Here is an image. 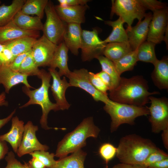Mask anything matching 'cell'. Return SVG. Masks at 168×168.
Segmentation results:
<instances>
[{"instance_id": "cell-1", "label": "cell", "mask_w": 168, "mask_h": 168, "mask_svg": "<svg viewBox=\"0 0 168 168\" xmlns=\"http://www.w3.org/2000/svg\"><path fill=\"white\" fill-rule=\"evenodd\" d=\"M148 89L147 82L142 76L121 77L117 86L110 91L109 98L120 103L144 106L149 102V96L160 93L156 91L150 92Z\"/></svg>"}, {"instance_id": "cell-2", "label": "cell", "mask_w": 168, "mask_h": 168, "mask_svg": "<svg viewBox=\"0 0 168 168\" xmlns=\"http://www.w3.org/2000/svg\"><path fill=\"white\" fill-rule=\"evenodd\" d=\"M157 148L150 139L130 134L120 139L116 155L121 163L141 165Z\"/></svg>"}, {"instance_id": "cell-3", "label": "cell", "mask_w": 168, "mask_h": 168, "mask_svg": "<svg viewBox=\"0 0 168 168\" xmlns=\"http://www.w3.org/2000/svg\"><path fill=\"white\" fill-rule=\"evenodd\" d=\"M100 132V129L95 124L92 117L85 118L73 130L66 134L58 142L55 156L62 158L81 149L86 146L88 138H97Z\"/></svg>"}, {"instance_id": "cell-4", "label": "cell", "mask_w": 168, "mask_h": 168, "mask_svg": "<svg viewBox=\"0 0 168 168\" xmlns=\"http://www.w3.org/2000/svg\"><path fill=\"white\" fill-rule=\"evenodd\" d=\"M38 77L41 80L40 86L34 90L25 86L22 87L23 92L29 98V100L19 108L21 109L32 105H38L41 107L42 114L40 120L41 127L44 129L49 130L52 128L48 125V115L51 110L55 111L60 110L58 106L56 103L50 100L49 96V90L50 86V83L51 76L49 72L45 70H40Z\"/></svg>"}, {"instance_id": "cell-5", "label": "cell", "mask_w": 168, "mask_h": 168, "mask_svg": "<svg viewBox=\"0 0 168 168\" xmlns=\"http://www.w3.org/2000/svg\"><path fill=\"white\" fill-rule=\"evenodd\" d=\"M105 104L104 109L111 117V133L116 131L122 124L133 125L136 118L149 114L148 107L147 106L122 104L110 99Z\"/></svg>"}, {"instance_id": "cell-6", "label": "cell", "mask_w": 168, "mask_h": 168, "mask_svg": "<svg viewBox=\"0 0 168 168\" xmlns=\"http://www.w3.org/2000/svg\"><path fill=\"white\" fill-rule=\"evenodd\" d=\"M110 16L114 14L119 16L127 24V30H129L135 19L138 21L145 17L147 10L142 0H112Z\"/></svg>"}, {"instance_id": "cell-7", "label": "cell", "mask_w": 168, "mask_h": 168, "mask_svg": "<svg viewBox=\"0 0 168 168\" xmlns=\"http://www.w3.org/2000/svg\"><path fill=\"white\" fill-rule=\"evenodd\" d=\"M44 12L46 20L43 24V35L49 41L58 45L63 41L66 23L60 18L51 1H48Z\"/></svg>"}, {"instance_id": "cell-8", "label": "cell", "mask_w": 168, "mask_h": 168, "mask_svg": "<svg viewBox=\"0 0 168 168\" xmlns=\"http://www.w3.org/2000/svg\"><path fill=\"white\" fill-rule=\"evenodd\" d=\"M151 103L148 107L152 132L158 133L168 128V100L165 97L156 98L151 96L149 97Z\"/></svg>"}, {"instance_id": "cell-9", "label": "cell", "mask_w": 168, "mask_h": 168, "mask_svg": "<svg viewBox=\"0 0 168 168\" xmlns=\"http://www.w3.org/2000/svg\"><path fill=\"white\" fill-rule=\"evenodd\" d=\"M106 44L99 37L97 29L94 28L92 31L82 30L80 48L82 60L90 61L103 55Z\"/></svg>"}, {"instance_id": "cell-10", "label": "cell", "mask_w": 168, "mask_h": 168, "mask_svg": "<svg viewBox=\"0 0 168 168\" xmlns=\"http://www.w3.org/2000/svg\"><path fill=\"white\" fill-rule=\"evenodd\" d=\"M89 72L84 68L71 71L66 76L69 79L70 86L80 88L90 94L96 101L106 103L110 99L107 95L100 92L93 86L89 79Z\"/></svg>"}, {"instance_id": "cell-11", "label": "cell", "mask_w": 168, "mask_h": 168, "mask_svg": "<svg viewBox=\"0 0 168 168\" xmlns=\"http://www.w3.org/2000/svg\"><path fill=\"white\" fill-rule=\"evenodd\" d=\"M38 130L37 126L34 125L30 121L25 124L24 130L21 142L16 154L19 157L37 151H47L49 147L41 143L36 136V133Z\"/></svg>"}, {"instance_id": "cell-12", "label": "cell", "mask_w": 168, "mask_h": 168, "mask_svg": "<svg viewBox=\"0 0 168 168\" xmlns=\"http://www.w3.org/2000/svg\"><path fill=\"white\" fill-rule=\"evenodd\" d=\"M153 12L147 40L156 44L164 40L165 34L168 28V7L156 10Z\"/></svg>"}, {"instance_id": "cell-13", "label": "cell", "mask_w": 168, "mask_h": 168, "mask_svg": "<svg viewBox=\"0 0 168 168\" xmlns=\"http://www.w3.org/2000/svg\"><path fill=\"white\" fill-rule=\"evenodd\" d=\"M57 46L44 35L36 40L31 49V54L39 67L49 66Z\"/></svg>"}, {"instance_id": "cell-14", "label": "cell", "mask_w": 168, "mask_h": 168, "mask_svg": "<svg viewBox=\"0 0 168 168\" xmlns=\"http://www.w3.org/2000/svg\"><path fill=\"white\" fill-rule=\"evenodd\" d=\"M49 72L53 79L52 84L50 86L51 90L56 103L58 106L60 110H68L70 105L65 97V92L70 84L65 76L61 79L58 72L56 69L49 68Z\"/></svg>"}, {"instance_id": "cell-15", "label": "cell", "mask_w": 168, "mask_h": 168, "mask_svg": "<svg viewBox=\"0 0 168 168\" xmlns=\"http://www.w3.org/2000/svg\"><path fill=\"white\" fill-rule=\"evenodd\" d=\"M152 14L150 12L146 13L144 19L138 21L134 26L126 30L128 42L133 50L137 49L147 38L149 26L152 19Z\"/></svg>"}, {"instance_id": "cell-16", "label": "cell", "mask_w": 168, "mask_h": 168, "mask_svg": "<svg viewBox=\"0 0 168 168\" xmlns=\"http://www.w3.org/2000/svg\"><path fill=\"white\" fill-rule=\"evenodd\" d=\"M28 77L13 70L9 65H0V84L3 85L6 93H9L12 87L21 83L29 88H33L28 82Z\"/></svg>"}, {"instance_id": "cell-17", "label": "cell", "mask_w": 168, "mask_h": 168, "mask_svg": "<svg viewBox=\"0 0 168 168\" xmlns=\"http://www.w3.org/2000/svg\"><path fill=\"white\" fill-rule=\"evenodd\" d=\"M55 8L60 18L66 23L81 24L85 22V12L89 7L87 4L65 7L59 5Z\"/></svg>"}, {"instance_id": "cell-18", "label": "cell", "mask_w": 168, "mask_h": 168, "mask_svg": "<svg viewBox=\"0 0 168 168\" xmlns=\"http://www.w3.org/2000/svg\"><path fill=\"white\" fill-rule=\"evenodd\" d=\"M39 31H29L21 29L16 25L13 21L0 27V44H5L17 39L31 37L38 38Z\"/></svg>"}, {"instance_id": "cell-19", "label": "cell", "mask_w": 168, "mask_h": 168, "mask_svg": "<svg viewBox=\"0 0 168 168\" xmlns=\"http://www.w3.org/2000/svg\"><path fill=\"white\" fill-rule=\"evenodd\" d=\"M82 30L80 24L66 23L63 41L73 54L77 55L81 47Z\"/></svg>"}, {"instance_id": "cell-20", "label": "cell", "mask_w": 168, "mask_h": 168, "mask_svg": "<svg viewBox=\"0 0 168 168\" xmlns=\"http://www.w3.org/2000/svg\"><path fill=\"white\" fill-rule=\"evenodd\" d=\"M12 124L9 131L0 136V140L8 142L14 152L16 153L21 142L24 130V123L16 116L11 119Z\"/></svg>"}, {"instance_id": "cell-21", "label": "cell", "mask_w": 168, "mask_h": 168, "mask_svg": "<svg viewBox=\"0 0 168 168\" xmlns=\"http://www.w3.org/2000/svg\"><path fill=\"white\" fill-rule=\"evenodd\" d=\"M68 49L62 41L57 45L52 59L49 65L50 68L59 69L58 74L61 77L63 76H67L70 72L68 62Z\"/></svg>"}, {"instance_id": "cell-22", "label": "cell", "mask_w": 168, "mask_h": 168, "mask_svg": "<svg viewBox=\"0 0 168 168\" xmlns=\"http://www.w3.org/2000/svg\"><path fill=\"white\" fill-rule=\"evenodd\" d=\"M151 74L152 80L155 86L160 90L168 89V58L164 57L154 65Z\"/></svg>"}, {"instance_id": "cell-23", "label": "cell", "mask_w": 168, "mask_h": 168, "mask_svg": "<svg viewBox=\"0 0 168 168\" xmlns=\"http://www.w3.org/2000/svg\"><path fill=\"white\" fill-rule=\"evenodd\" d=\"M87 153L82 149L72 153L70 156L59 158L53 168H84V162Z\"/></svg>"}, {"instance_id": "cell-24", "label": "cell", "mask_w": 168, "mask_h": 168, "mask_svg": "<svg viewBox=\"0 0 168 168\" xmlns=\"http://www.w3.org/2000/svg\"><path fill=\"white\" fill-rule=\"evenodd\" d=\"M13 21L18 27L25 30L40 31L43 30V24L40 18L24 14L21 10L16 14Z\"/></svg>"}, {"instance_id": "cell-25", "label": "cell", "mask_w": 168, "mask_h": 168, "mask_svg": "<svg viewBox=\"0 0 168 168\" xmlns=\"http://www.w3.org/2000/svg\"><path fill=\"white\" fill-rule=\"evenodd\" d=\"M133 51L128 42L110 43L106 44L103 55L114 62Z\"/></svg>"}, {"instance_id": "cell-26", "label": "cell", "mask_w": 168, "mask_h": 168, "mask_svg": "<svg viewBox=\"0 0 168 168\" xmlns=\"http://www.w3.org/2000/svg\"><path fill=\"white\" fill-rule=\"evenodd\" d=\"M124 23L120 17L115 21H105V24L111 26L112 30L110 35L103 40L104 42L106 44L112 42H128L127 33L123 27Z\"/></svg>"}, {"instance_id": "cell-27", "label": "cell", "mask_w": 168, "mask_h": 168, "mask_svg": "<svg viewBox=\"0 0 168 168\" xmlns=\"http://www.w3.org/2000/svg\"><path fill=\"white\" fill-rule=\"evenodd\" d=\"M25 0H13L9 5L0 6V27L12 21L24 4Z\"/></svg>"}, {"instance_id": "cell-28", "label": "cell", "mask_w": 168, "mask_h": 168, "mask_svg": "<svg viewBox=\"0 0 168 168\" xmlns=\"http://www.w3.org/2000/svg\"><path fill=\"white\" fill-rule=\"evenodd\" d=\"M37 39L33 37H26L15 40L5 45L10 51L14 58L19 54L31 50Z\"/></svg>"}, {"instance_id": "cell-29", "label": "cell", "mask_w": 168, "mask_h": 168, "mask_svg": "<svg viewBox=\"0 0 168 168\" xmlns=\"http://www.w3.org/2000/svg\"><path fill=\"white\" fill-rule=\"evenodd\" d=\"M156 44L150 41H145L137 49L138 61L150 63L154 65L158 61L155 47Z\"/></svg>"}, {"instance_id": "cell-30", "label": "cell", "mask_w": 168, "mask_h": 168, "mask_svg": "<svg viewBox=\"0 0 168 168\" xmlns=\"http://www.w3.org/2000/svg\"><path fill=\"white\" fill-rule=\"evenodd\" d=\"M48 1V0H26L21 11L27 15H35L42 19Z\"/></svg>"}, {"instance_id": "cell-31", "label": "cell", "mask_w": 168, "mask_h": 168, "mask_svg": "<svg viewBox=\"0 0 168 168\" xmlns=\"http://www.w3.org/2000/svg\"><path fill=\"white\" fill-rule=\"evenodd\" d=\"M137 62V49L113 62L118 74L120 76L124 72L132 70Z\"/></svg>"}, {"instance_id": "cell-32", "label": "cell", "mask_w": 168, "mask_h": 168, "mask_svg": "<svg viewBox=\"0 0 168 168\" xmlns=\"http://www.w3.org/2000/svg\"><path fill=\"white\" fill-rule=\"evenodd\" d=\"M40 70L35 63L31 52L24 59L18 72L27 76H37L39 75Z\"/></svg>"}, {"instance_id": "cell-33", "label": "cell", "mask_w": 168, "mask_h": 168, "mask_svg": "<svg viewBox=\"0 0 168 168\" xmlns=\"http://www.w3.org/2000/svg\"><path fill=\"white\" fill-rule=\"evenodd\" d=\"M96 58L101 65L102 71L107 73L112 77L116 86L121 77L118 74L113 62L103 55L99 56Z\"/></svg>"}, {"instance_id": "cell-34", "label": "cell", "mask_w": 168, "mask_h": 168, "mask_svg": "<svg viewBox=\"0 0 168 168\" xmlns=\"http://www.w3.org/2000/svg\"><path fill=\"white\" fill-rule=\"evenodd\" d=\"M30 155L37 158L47 168H53L56 162L54 159L55 154L46 151H35Z\"/></svg>"}, {"instance_id": "cell-35", "label": "cell", "mask_w": 168, "mask_h": 168, "mask_svg": "<svg viewBox=\"0 0 168 168\" xmlns=\"http://www.w3.org/2000/svg\"><path fill=\"white\" fill-rule=\"evenodd\" d=\"M117 148L110 143L102 144L99 149V153L107 164L116 155Z\"/></svg>"}, {"instance_id": "cell-36", "label": "cell", "mask_w": 168, "mask_h": 168, "mask_svg": "<svg viewBox=\"0 0 168 168\" xmlns=\"http://www.w3.org/2000/svg\"><path fill=\"white\" fill-rule=\"evenodd\" d=\"M167 158L168 154L157 147L148 156L141 166L147 168L153 163Z\"/></svg>"}, {"instance_id": "cell-37", "label": "cell", "mask_w": 168, "mask_h": 168, "mask_svg": "<svg viewBox=\"0 0 168 168\" xmlns=\"http://www.w3.org/2000/svg\"><path fill=\"white\" fill-rule=\"evenodd\" d=\"M5 157L7 162V168H30L28 163H21L16 158L14 152H8Z\"/></svg>"}, {"instance_id": "cell-38", "label": "cell", "mask_w": 168, "mask_h": 168, "mask_svg": "<svg viewBox=\"0 0 168 168\" xmlns=\"http://www.w3.org/2000/svg\"><path fill=\"white\" fill-rule=\"evenodd\" d=\"M89 76L90 82L96 89L103 93L108 95L107 91L108 89L107 86L96 73L89 72Z\"/></svg>"}, {"instance_id": "cell-39", "label": "cell", "mask_w": 168, "mask_h": 168, "mask_svg": "<svg viewBox=\"0 0 168 168\" xmlns=\"http://www.w3.org/2000/svg\"><path fill=\"white\" fill-rule=\"evenodd\" d=\"M14 58L9 49L5 44H0V65H9Z\"/></svg>"}, {"instance_id": "cell-40", "label": "cell", "mask_w": 168, "mask_h": 168, "mask_svg": "<svg viewBox=\"0 0 168 168\" xmlns=\"http://www.w3.org/2000/svg\"><path fill=\"white\" fill-rule=\"evenodd\" d=\"M96 74L106 85L109 91L116 87V85L112 77L106 72L101 71Z\"/></svg>"}, {"instance_id": "cell-41", "label": "cell", "mask_w": 168, "mask_h": 168, "mask_svg": "<svg viewBox=\"0 0 168 168\" xmlns=\"http://www.w3.org/2000/svg\"><path fill=\"white\" fill-rule=\"evenodd\" d=\"M31 52V50L17 55L9 65L10 68L13 70L18 71L23 61Z\"/></svg>"}, {"instance_id": "cell-42", "label": "cell", "mask_w": 168, "mask_h": 168, "mask_svg": "<svg viewBox=\"0 0 168 168\" xmlns=\"http://www.w3.org/2000/svg\"><path fill=\"white\" fill-rule=\"evenodd\" d=\"M59 5L63 7L86 5L89 0H58Z\"/></svg>"}, {"instance_id": "cell-43", "label": "cell", "mask_w": 168, "mask_h": 168, "mask_svg": "<svg viewBox=\"0 0 168 168\" xmlns=\"http://www.w3.org/2000/svg\"><path fill=\"white\" fill-rule=\"evenodd\" d=\"M28 162L30 168H46L43 163L37 158L32 156Z\"/></svg>"}, {"instance_id": "cell-44", "label": "cell", "mask_w": 168, "mask_h": 168, "mask_svg": "<svg viewBox=\"0 0 168 168\" xmlns=\"http://www.w3.org/2000/svg\"><path fill=\"white\" fill-rule=\"evenodd\" d=\"M147 168H168V158L153 163Z\"/></svg>"}, {"instance_id": "cell-45", "label": "cell", "mask_w": 168, "mask_h": 168, "mask_svg": "<svg viewBox=\"0 0 168 168\" xmlns=\"http://www.w3.org/2000/svg\"><path fill=\"white\" fill-rule=\"evenodd\" d=\"M8 152V147L6 142L0 140V160Z\"/></svg>"}, {"instance_id": "cell-46", "label": "cell", "mask_w": 168, "mask_h": 168, "mask_svg": "<svg viewBox=\"0 0 168 168\" xmlns=\"http://www.w3.org/2000/svg\"><path fill=\"white\" fill-rule=\"evenodd\" d=\"M112 168H147L140 165H132L121 163L114 165Z\"/></svg>"}, {"instance_id": "cell-47", "label": "cell", "mask_w": 168, "mask_h": 168, "mask_svg": "<svg viewBox=\"0 0 168 168\" xmlns=\"http://www.w3.org/2000/svg\"><path fill=\"white\" fill-rule=\"evenodd\" d=\"M16 111V110L15 109L7 117L0 119V129L11 120Z\"/></svg>"}, {"instance_id": "cell-48", "label": "cell", "mask_w": 168, "mask_h": 168, "mask_svg": "<svg viewBox=\"0 0 168 168\" xmlns=\"http://www.w3.org/2000/svg\"><path fill=\"white\" fill-rule=\"evenodd\" d=\"M164 147L168 150V128L162 131L161 135Z\"/></svg>"}, {"instance_id": "cell-49", "label": "cell", "mask_w": 168, "mask_h": 168, "mask_svg": "<svg viewBox=\"0 0 168 168\" xmlns=\"http://www.w3.org/2000/svg\"><path fill=\"white\" fill-rule=\"evenodd\" d=\"M8 105V102L6 100L5 92H2L0 94V106H6Z\"/></svg>"}, {"instance_id": "cell-50", "label": "cell", "mask_w": 168, "mask_h": 168, "mask_svg": "<svg viewBox=\"0 0 168 168\" xmlns=\"http://www.w3.org/2000/svg\"><path fill=\"white\" fill-rule=\"evenodd\" d=\"M1 1L0 0V3H1Z\"/></svg>"}, {"instance_id": "cell-51", "label": "cell", "mask_w": 168, "mask_h": 168, "mask_svg": "<svg viewBox=\"0 0 168 168\" xmlns=\"http://www.w3.org/2000/svg\"><path fill=\"white\" fill-rule=\"evenodd\" d=\"M6 168V167H5V168Z\"/></svg>"}, {"instance_id": "cell-52", "label": "cell", "mask_w": 168, "mask_h": 168, "mask_svg": "<svg viewBox=\"0 0 168 168\" xmlns=\"http://www.w3.org/2000/svg\"></svg>"}, {"instance_id": "cell-53", "label": "cell", "mask_w": 168, "mask_h": 168, "mask_svg": "<svg viewBox=\"0 0 168 168\" xmlns=\"http://www.w3.org/2000/svg\"></svg>"}]
</instances>
